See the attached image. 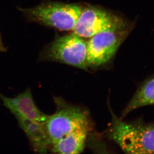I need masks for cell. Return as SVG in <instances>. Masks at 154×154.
I'll list each match as a JSON object with an SVG mask.
<instances>
[{"label":"cell","mask_w":154,"mask_h":154,"mask_svg":"<svg viewBox=\"0 0 154 154\" xmlns=\"http://www.w3.org/2000/svg\"><path fill=\"white\" fill-rule=\"evenodd\" d=\"M154 104V75L147 79L136 92L122 113L121 119L136 109Z\"/></svg>","instance_id":"obj_10"},{"label":"cell","mask_w":154,"mask_h":154,"mask_svg":"<svg viewBox=\"0 0 154 154\" xmlns=\"http://www.w3.org/2000/svg\"><path fill=\"white\" fill-rule=\"evenodd\" d=\"M87 42L74 33L56 39L47 48L41 58L88 70Z\"/></svg>","instance_id":"obj_3"},{"label":"cell","mask_w":154,"mask_h":154,"mask_svg":"<svg viewBox=\"0 0 154 154\" xmlns=\"http://www.w3.org/2000/svg\"><path fill=\"white\" fill-rule=\"evenodd\" d=\"M83 9L74 4L48 3L25 11L34 20L62 31H73Z\"/></svg>","instance_id":"obj_4"},{"label":"cell","mask_w":154,"mask_h":154,"mask_svg":"<svg viewBox=\"0 0 154 154\" xmlns=\"http://www.w3.org/2000/svg\"><path fill=\"white\" fill-rule=\"evenodd\" d=\"M17 120L29 140L34 151L40 154L47 153L51 144L45 123L25 119H17Z\"/></svg>","instance_id":"obj_9"},{"label":"cell","mask_w":154,"mask_h":154,"mask_svg":"<svg viewBox=\"0 0 154 154\" xmlns=\"http://www.w3.org/2000/svg\"><path fill=\"white\" fill-rule=\"evenodd\" d=\"M92 125L81 127L53 144L50 149L57 154H80L84 150Z\"/></svg>","instance_id":"obj_8"},{"label":"cell","mask_w":154,"mask_h":154,"mask_svg":"<svg viewBox=\"0 0 154 154\" xmlns=\"http://www.w3.org/2000/svg\"><path fill=\"white\" fill-rule=\"evenodd\" d=\"M5 51V50L4 47L3 45L2 42H1V38H0V51Z\"/></svg>","instance_id":"obj_11"},{"label":"cell","mask_w":154,"mask_h":154,"mask_svg":"<svg viewBox=\"0 0 154 154\" xmlns=\"http://www.w3.org/2000/svg\"><path fill=\"white\" fill-rule=\"evenodd\" d=\"M55 112L47 116L44 124L50 146L79 127L92 125L89 113L84 109L68 104L58 98H55Z\"/></svg>","instance_id":"obj_2"},{"label":"cell","mask_w":154,"mask_h":154,"mask_svg":"<svg viewBox=\"0 0 154 154\" xmlns=\"http://www.w3.org/2000/svg\"><path fill=\"white\" fill-rule=\"evenodd\" d=\"M124 28L109 29L89 38L86 58L88 69L100 67L112 60L125 39Z\"/></svg>","instance_id":"obj_5"},{"label":"cell","mask_w":154,"mask_h":154,"mask_svg":"<svg viewBox=\"0 0 154 154\" xmlns=\"http://www.w3.org/2000/svg\"><path fill=\"white\" fill-rule=\"evenodd\" d=\"M0 99L16 119H25L45 123L47 115L43 113L37 106L29 88L15 97H8L0 94Z\"/></svg>","instance_id":"obj_7"},{"label":"cell","mask_w":154,"mask_h":154,"mask_svg":"<svg viewBox=\"0 0 154 154\" xmlns=\"http://www.w3.org/2000/svg\"><path fill=\"white\" fill-rule=\"evenodd\" d=\"M125 28L121 19L106 11L96 7L83 9L73 31L82 38H90L109 29Z\"/></svg>","instance_id":"obj_6"},{"label":"cell","mask_w":154,"mask_h":154,"mask_svg":"<svg viewBox=\"0 0 154 154\" xmlns=\"http://www.w3.org/2000/svg\"><path fill=\"white\" fill-rule=\"evenodd\" d=\"M110 111L112 120L107 131L109 139L126 153L154 154V126L125 122Z\"/></svg>","instance_id":"obj_1"}]
</instances>
